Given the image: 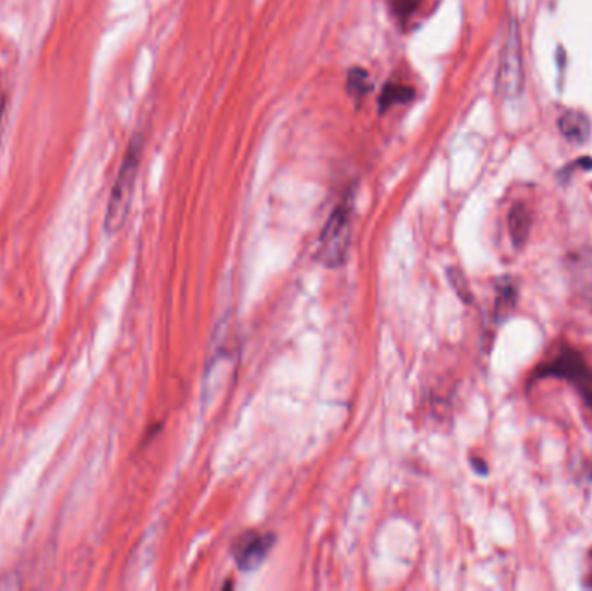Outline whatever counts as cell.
<instances>
[{"label": "cell", "instance_id": "6da1fadb", "mask_svg": "<svg viewBox=\"0 0 592 591\" xmlns=\"http://www.w3.org/2000/svg\"><path fill=\"white\" fill-rule=\"evenodd\" d=\"M142 151H144V139L142 136H136L130 141L129 150L123 158L122 167L118 170V176L111 189L110 202L104 217L106 233H116L127 221L132 196L136 189L137 174L141 167Z\"/></svg>", "mask_w": 592, "mask_h": 591}, {"label": "cell", "instance_id": "7a4b0ae2", "mask_svg": "<svg viewBox=\"0 0 592 591\" xmlns=\"http://www.w3.org/2000/svg\"><path fill=\"white\" fill-rule=\"evenodd\" d=\"M352 217H354V200L348 195L343 198L340 205H336L333 214L329 215L328 222L322 229L319 259L324 266H342L347 260L350 243H352Z\"/></svg>", "mask_w": 592, "mask_h": 591}, {"label": "cell", "instance_id": "3957f363", "mask_svg": "<svg viewBox=\"0 0 592 591\" xmlns=\"http://www.w3.org/2000/svg\"><path fill=\"white\" fill-rule=\"evenodd\" d=\"M561 378L579 390L580 396L592 408V368L582 354L570 347H563L549 363L535 371V378Z\"/></svg>", "mask_w": 592, "mask_h": 591}, {"label": "cell", "instance_id": "277c9868", "mask_svg": "<svg viewBox=\"0 0 592 591\" xmlns=\"http://www.w3.org/2000/svg\"><path fill=\"white\" fill-rule=\"evenodd\" d=\"M499 87L508 98H518L523 89L522 47L518 39V28L513 25L508 35V42L502 54Z\"/></svg>", "mask_w": 592, "mask_h": 591}, {"label": "cell", "instance_id": "5b68a950", "mask_svg": "<svg viewBox=\"0 0 592 591\" xmlns=\"http://www.w3.org/2000/svg\"><path fill=\"white\" fill-rule=\"evenodd\" d=\"M276 538L272 534L251 533L241 534L236 545L232 546V555L243 571H255L264 564L271 552Z\"/></svg>", "mask_w": 592, "mask_h": 591}, {"label": "cell", "instance_id": "8992f818", "mask_svg": "<svg viewBox=\"0 0 592 591\" xmlns=\"http://www.w3.org/2000/svg\"><path fill=\"white\" fill-rule=\"evenodd\" d=\"M558 127L568 143L584 144L591 137V120L582 111H565Z\"/></svg>", "mask_w": 592, "mask_h": 591}, {"label": "cell", "instance_id": "52a82bcc", "mask_svg": "<svg viewBox=\"0 0 592 591\" xmlns=\"http://www.w3.org/2000/svg\"><path fill=\"white\" fill-rule=\"evenodd\" d=\"M509 234L515 247H523L527 241L530 228H532V214L525 203H516L509 210L508 215Z\"/></svg>", "mask_w": 592, "mask_h": 591}, {"label": "cell", "instance_id": "ba28073f", "mask_svg": "<svg viewBox=\"0 0 592 591\" xmlns=\"http://www.w3.org/2000/svg\"><path fill=\"white\" fill-rule=\"evenodd\" d=\"M414 98H416V91L412 89L411 85L387 84L381 91L380 111L385 113L397 104L411 103Z\"/></svg>", "mask_w": 592, "mask_h": 591}, {"label": "cell", "instance_id": "9c48e42d", "mask_svg": "<svg viewBox=\"0 0 592 591\" xmlns=\"http://www.w3.org/2000/svg\"><path fill=\"white\" fill-rule=\"evenodd\" d=\"M572 264L575 266L573 269V276L577 280L579 290L582 295L591 297L592 299V254H586V252H580L577 257H572Z\"/></svg>", "mask_w": 592, "mask_h": 591}, {"label": "cell", "instance_id": "30bf717a", "mask_svg": "<svg viewBox=\"0 0 592 591\" xmlns=\"http://www.w3.org/2000/svg\"><path fill=\"white\" fill-rule=\"evenodd\" d=\"M373 89V84L369 80V73L364 68H352L348 72L347 91L354 101L361 103L367 94Z\"/></svg>", "mask_w": 592, "mask_h": 591}, {"label": "cell", "instance_id": "8fae6325", "mask_svg": "<svg viewBox=\"0 0 592 591\" xmlns=\"http://www.w3.org/2000/svg\"><path fill=\"white\" fill-rule=\"evenodd\" d=\"M497 295V316H506L516 304V286L508 280L506 285H499Z\"/></svg>", "mask_w": 592, "mask_h": 591}, {"label": "cell", "instance_id": "7c38bea8", "mask_svg": "<svg viewBox=\"0 0 592 591\" xmlns=\"http://www.w3.org/2000/svg\"><path fill=\"white\" fill-rule=\"evenodd\" d=\"M421 0H392L393 13L397 18H409L418 9Z\"/></svg>", "mask_w": 592, "mask_h": 591}, {"label": "cell", "instance_id": "4fadbf2b", "mask_svg": "<svg viewBox=\"0 0 592 591\" xmlns=\"http://www.w3.org/2000/svg\"><path fill=\"white\" fill-rule=\"evenodd\" d=\"M471 463L475 465V470H478L480 474H487V468H485V463L480 462V460H471Z\"/></svg>", "mask_w": 592, "mask_h": 591}, {"label": "cell", "instance_id": "5bb4252c", "mask_svg": "<svg viewBox=\"0 0 592 591\" xmlns=\"http://www.w3.org/2000/svg\"><path fill=\"white\" fill-rule=\"evenodd\" d=\"M591 557H592V553H591ZM589 585L592 586V574H591V581H589Z\"/></svg>", "mask_w": 592, "mask_h": 591}]
</instances>
